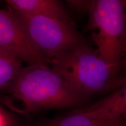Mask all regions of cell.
Returning a JSON list of instances; mask_svg holds the SVG:
<instances>
[{"mask_svg":"<svg viewBox=\"0 0 126 126\" xmlns=\"http://www.w3.org/2000/svg\"><path fill=\"white\" fill-rule=\"evenodd\" d=\"M18 16L33 43L49 63L58 55L86 41L74 22L45 16Z\"/></svg>","mask_w":126,"mask_h":126,"instance_id":"obj_4","label":"cell"},{"mask_svg":"<svg viewBox=\"0 0 126 126\" xmlns=\"http://www.w3.org/2000/svg\"><path fill=\"white\" fill-rule=\"evenodd\" d=\"M22 61L9 52L0 49V89L9 86L22 68Z\"/></svg>","mask_w":126,"mask_h":126,"instance_id":"obj_9","label":"cell"},{"mask_svg":"<svg viewBox=\"0 0 126 126\" xmlns=\"http://www.w3.org/2000/svg\"><path fill=\"white\" fill-rule=\"evenodd\" d=\"M120 72H121L122 75L123 74L122 77H126V56H124V57L123 59L120 64L119 74Z\"/></svg>","mask_w":126,"mask_h":126,"instance_id":"obj_12","label":"cell"},{"mask_svg":"<svg viewBox=\"0 0 126 126\" xmlns=\"http://www.w3.org/2000/svg\"><path fill=\"white\" fill-rule=\"evenodd\" d=\"M50 64L72 89L88 100L119 88L118 72L86 41L53 58Z\"/></svg>","mask_w":126,"mask_h":126,"instance_id":"obj_2","label":"cell"},{"mask_svg":"<svg viewBox=\"0 0 126 126\" xmlns=\"http://www.w3.org/2000/svg\"><path fill=\"white\" fill-rule=\"evenodd\" d=\"M9 87L12 95L24 105V113L77 109L88 100L57 72L45 64L22 68Z\"/></svg>","mask_w":126,"mask_h":126,"instance_id":"obj_1","label":"cell"},{"mask_svg":"<svg viewBox=\"0 0 126 126\" xmlns=\"http://www.w3.org/2000/svg\"><path fill=\"white\" fill-rule=\"evenodd\" d=\"M0 49L29 65L50 64L32 42L21 20L11 10L0 9Z\"/></svg>","mask_w":126,"mask_h":126,"instance_id":"obj_5","label":"cell"},{"mask_svg":"<svg viewBox=\"0 0 126 126\" xmlns=\"http://www.w3.org/2000/svg\"><path fill=\"white\" fill-rule=\"evenodd\" d=\"M12 120V118L9 117L8 115L0 109V126H7Z\"/></svg>","mask_w":126,"mask_h":126,"instance_id":"obj_11","label":"cell"},{"mask_svg":"<svg viewBox=\"0 0 126 126\" xmlns=\"http://www.w3.org/2000/svg\"><path fill=\"white\" fill-rule=\"evenodd\" d=\"M36 126H126L120 118L102 119L83 114L74 110L70 114L40 121Z\"/></svg>","mask_w":126,"mask_h":126,"instance_id":"obj_8","label":"cell"},{"mask_svg":"<svg viewBox=\"0 0 126 126\" xmlns=\"http://www.w3.org/2000/svg\"><path fill=\"white\" fill-rule=\"evenodd\" d=\"M124 10H125V13L126 16V1H124Z\"/></svg>","mask_w":126,"mask_h":126,"instance_id":"obj_14","label":"cell"},{"mask_svg":"<svg viewBox=\"0 0 126 126\" xmlns=\"http://www.w3.org/2000/svg\"><path fill=\"white\" fill-rule=\"evenodd\" d=\"M7 126H36L35 124H26L24 123H22L16 120L12 119L10 123Z\"/></svg>","mask_w":126,"mask_h":126,"instance_id":"obj_13","label":"cell"},{"mask_svg":"<svg viewBox=\"0 0 126 126\" xmlns=\"http://www.w3.org/2000/svg\"><path fill=\"white\" fill-rule=\"evenodd\" d=\"M87 31L105 61L118 72L126 54V16L124 1L92 0Z\"/></svg>","mask_w":126,"mask_h":126,"instance_id":"obj_3","label":"cell"},{"mask_svg":"<svg viewBox=\"0 0 126 126\" xmlns=\"http://www.w3.org/2000/svg\"><path fill=\"white\" fill-rule=\"evenodd\" d=\"M120 86L95 103L75 109L78 112L102 119L126 120V77H121Z\"/></svg>","mask_w":126,"mask_h":126,"instance_id":"obj_6","label":"cell"},{"mask_svg":"<svg viewBox=\"0 0 126 126\" xmlns=\"http://www.w3.org/2000/svg\"><path fill=\"white\" fill-rule=\"evenodd\" d=\"M91 1L92 0H69L66 1V2L68 5L75 12L82 13L88 12Z\"/></svg>","mask_w":126,"mask_h":126,"instance_id":"obj_10","label":"cell"},{"mask_svg":"<svg viewBox=\"0 0 126 126\" xmlns=\"http://www.w3.org/2000/svg\"><path fill=\"white\" fill-rule=\"evenodd\" d=\"M11 11L18 16H45L74 22L60 1L56 0H8Z\"/></svg>","mask_w":126,"mask_h":126,"instance_id":"obj_7","label":"cell"}]
</instances>
